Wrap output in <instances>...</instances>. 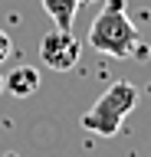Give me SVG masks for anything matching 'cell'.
<instances>
[{
  "mask_svg": "<svg viewBox=\"0 0 151 157\" xmlns=\"http://www.w3.org/2000/svg\"><path fill=\"white\" fill-rule=\"evenodd\" d=\"M10 59V36L0 29V62H7Z\"/></svg>",
  "mask_w": 151,
  "mask_h": 157,
  "instance_id": "obj_6",
  "label": "cell"
},
{
  "mask_svg": "<svg viewBox=\"0 0 151 157\" xmlns=\"http://www.w3.org/2000/svg\"><path fill=\"white\" fill-rule=\"evenodd\" d=\"M0 95H3V75H0Z\"/></svg>",
  "mask_w": 151,
  "mask_h": 157,
  "instance_id": "obj_7",
  "label": "cell"
},
{
  "mask_svg": "<svg viewBox=\"0 0 151 157\" xmlns=\"http://www.w3.org/2000/svg\"><path fill=\"white\" fill-rule=\"evenodd\" d=\"M82 3H92V0H82Z\"/></svg>",
  "mask_w": 151,
  "mask_h": 157,
  "instance_id": "obj_8",
  "label": "cell"
},
{
  "mask_svg": "<svg viewBox=\"0 0 151 157\" xmlns=\"http://www.w3.org/2000/svg\"><path fill=\"white\" fill-rule=\"evenodd\" d=\"M43 10H46V17L56 23V29H72L76 23V13H79L82 0H40Z\"/></svg>",
  "mask_w": 151,
  "mask_h": 157,
  "instance_id": "obj_5",
  "label": "cell"
},
{
  "mask_svg": "<svg viewBox=\"0 0 151 157\" xmlns=\"http://www.w3.org/2000/svg\"><path fill=\"white\" fill-rule=\"evenodd\" d=\"M79 56H82V43L72 36V29H53L40 43V59H43V66H50L53 72L76 69Z\"/></svg>",
  "mask_w": 151,
  "mask_h": 157,
  "instance_id": "obj_3",
  "label": "cell"
},
{
  "mask_svg": "<svg viewBox=\"0 0 151 157\" xmlns=\"http://www.w3.org/2000/svg\"><path fill=\"white\" fill-rule=\"evenodd\" d=\"M3 92H10L13 98H30L40 92V72L33 66H13L10 75H3Z\"/></svg>",
  "mask_w": 151,
  "mask_h": 157,
  "instance_id": "obj_4",
  "label": "cell"
},
{
  "mask_svg": "<svg viewBox=\"0 0 151 157\" xmlns=\"http://www.w3.org/2000/svg\"><path fill=\"white\" fill-rule=\"evenodd\" d=\"M95 52L102 56H115V59H128V56H148V46H141V33L135 29L128 17H125V0H109L102 13L92 20L89 36H85Z\"/></svg>",
  "mask_w": 151,
  "mask_h": 157,
  "instance_id": "obj_1",
  "label": "cell"
},
{
  "mask_svg": "<svg viewBox=\"0 0 151 157\" xmlns=\"http://www.w3.org/2000/svg\"><path fill=\"white\" fill-rule=\"evenodd\" d=\"M138 98H141V92L131 85V82H115V85H109L95 98V105L82 115V128L92 131V134H99V137H115L121 131V124H125V118L135 111Z\"/></svg>",
  "mask_w": 151,
  "mask_h": 157,
  "instance_id": "obj_2",
  "label": "cell"
}]
</instances>
